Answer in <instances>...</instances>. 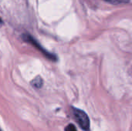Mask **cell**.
Instances as JSON below:
<instances>
[{"label": "cell", "instance_id": "obj_4", "mask_svg": "<svg viewBox=\"0 0 132 131\" xmlns=\"http://www.w3.org/2000/svg\"><path fill=\"white\" fill-rule=\"evenodd\" d=\"M65 131H77L76 129V127L73 124H69L65 128Z\"/></svg>", "mask_w": 132, "mask_h": 131}, {"label": "cell", "instance_id": "obj_5", "mask_svg": "<svg viewBox=\"0 0 132 131\" xmlns=\"http://www.w3.org/2000/svg\"><path fill=\"white\" fill-rule=\"evenodd\" d=\"M1 22H2V19H0V23H1Z\"/></svg>", "mask_w": 132, "mask_h": 131}, {"label": "cell", "instance_id": "obj_6", "mask_svg": "<svg viewBox=\"0 0 132 131\" xmlns=\"http://www.w3.org/2000/svg\"><path fill=\"white\" fill-rule=\"evenodd\" d=\"M106 1H109V0H106Z\"/></svg>", "mask_w": 132, "mask_h": 131}, {"label": "cell", "instance_id": "obj_7", "mask_svg": "<svg viewBox=\"0 0 132 131\" xmlns=\"http://www.w3.org/2000/svg\"><path fill=\"white\" fill-rule=\"evenodd\" d=\"M0 131H2V130H0Z\"/></svg>", "mask_w": 132, "mask_h": 131}, {"label": "cell", "instance_id": "obj_3", "mask_svg": "<svg viewBox=\"0 0 132 131\" xmlns=\"http://www.w3.org/2000/svg\"><path fill=\"white\" fill-rule=\"evenodd\" d=\"M43 84V79H42L41 76H39L35 77V78L31 81V85H32V86H33L34 88H36V89H40V88L42 87Z\"/></svg>", "mask_w": 132, "mask_h": 131}, {"label": "cell", "instance_id": "obj_1", "mask_svg": "<svg viewBox=\"0 0 132 131\" xmlns=\"http://www.w3.org/2000/svg\"><path fill=\"white\" fill-rule=\"evenodd\" d=\"M73 113L79 126L83 130H87L90 128V120L87 114L84 110L74 107L73 108Z\"/></svg>", "mask_w": 132, "mask_h": 131}, {"label": "cell", "instance_id": "obj_2", "mask_svg": "<svg viewBox=\"0 0 132 131\" xmlns=\"http://www.w3.org/2000/svg\"><path fill=\"white\" fill-rule=\"evenodd\" d=\"M22 37H23V39L25 40V41H26V42H29L30 44H32V46H34L36 49H38L46 57H47L48 59H51V60H53V61H56V56H55V55H53V53H49L48 51H46L45 49H43L40 45H39V43L33 38V37H32L30 35H23L22 36Z\"/></svg>", "mask_w": 132, "mask_h": 131}]
</instances>
